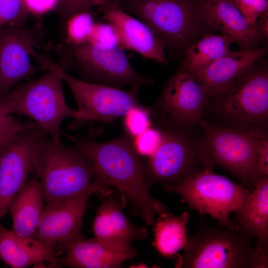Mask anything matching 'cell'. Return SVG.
I'll return each instance as SVG.
<instances>
[{
  "label": "cell",
  "instance_id": "1",
  "mask_svg": "<svg viewBox=\"0 0 268 268\" xmlns=\"http://www.w3.org/2000/svg\"><path fill=\"white\" fill-rule=\"evenodd\" d=\"M93 166L92 182L97 194L105 197L113 187L130 202L134 212L147 225L153 226L155 215L168 211L166 206L150 194L151 186L144 163L135 151L130 138L121 136L97 142L65 134Z\"/></svg>",
  "mask_w": 268,
  "mask_h": 268
},
{
  "label": "cell",
  "instance_id": "2",
  "mask_svg": "<svg viewBox=\"0 0 268 268\" xmlns=\"http://www.w3.org/2000/svg\"><path fill=\"white\" fill-rule=\"evenodd\" d=\"M253 234L238 225L212 227L201 220L196 232L188 236L183 255L175 257L176 268H266L268 256L254 246Z\"/></svg>",
  "mask_w": 268,
  "mask_h": 268
},
{
  "label": "cell",
  "instance_id": "3",
  "mask_svg": "<svg viewBox=\"0 0 268 268\" xmlns=\"http://www.w3.org/2000/svg\"><path fill=\"white\" fill-rule=\"evenodd\" d=\"M32 171L39 181L47 202L65 201L90 190L95 176L92 165L75 146L46 136L36 146Z\"/></svg>",
  "mask_w": 268,
  "mask_h": 268
},
{
  "label": "cell",
  "instance_id": "4",
  "mask_svg": "<svg viewBox=\"0 0 268 268\" xmlns=\"http://www.w3.org/2000/svg\"><path fill=\"white\" fill-rule=\"evenodd\" d=\"M199 124L203 135L197 150L203 167H221L253 189L261 179L257 170L258 130L217 126L201 119Z\"/></svg>",
  "mask_w": 268,
  "mask_h": 268
},
{
  "label": "cell",
  "instance_id": "5",
  "mask_svg": "<svg viewBox=\"0 0 268 268\" xmlns=\"http://www.w3.org/2000/svg\"><path fill=\"white\" fill-rule=\"evenodd\" d=\"M42 69L51 70L67 83L77 109L68 128L73 130L92 121L111 123L124 116L132 109L141 105L138 92L141 86L134 85L127 90L77 79L67 72L45 54L38 59Z\"/></svg>",
  "mask_w": 268,
  "mask_h": 268
},
{
  "label": "cell",
  "instance_id": "6",
  "mask_svg": "<svg viewBox=\"0 0 268 268\" xmlns=\"http://www.w3.org/2000/svg\"><path fill=\"white\" fill-rule=\"evenodd\" d=\"M63 69L76 71L82 80L120 88L150 85L153 80L137 73L120 46L106 48L87 42H66L59 48Z\"/></svg>",
  "mask_w": 268,
  "mask_h": 268
},
{
  "label": "cell",
  "instance_id": "7",
  "mask_svg": "<svg viewBox=\"0 0 268 268\" xmlns=\"http://www.w3.org/2000/svg\"><path fill=\"white\" fill-rule=\"evenodd\" d=\"M213 168H203L175 186H163L170 193L180 195L182 202L202 215L208 214L223 227L236 225L230 217L251 191L228 178L216 174Z\"/></svg>",
  "mask_w": 268,
  "mask_h": 268
},
{
  "label": "cell",
  "instance_id": "8",
  "mask_svg": "<svg viewBox=\"0 0 268 268\" xmlns=\"http://www.w3.org/2000/svg\"><path fill=\"white\" fill-rule=\"evenodd\" d=\"M62 82L58 74L49 70L36 80L18 85L7 93L11 113L30 118L51 138L60 141L62 122L76 114L66 103Z\"/></svg>",
  "mask_w": 268,
  "mask_h": 268
},
{
  "label": "cell",
  "instance_id": "9",
  "mask_svg": "<svg viewBox=\"0 0 268 268\" xmlns=\"http://www.w3.org/2000/svg\"><path fill=\"white\" fill-rule=\"evenodd\" d=\"M120 7L146 24L169 50L187 43L201 18L194 0H122Z\"/></svg>",
  "mask_w": 268,
  "mask_h": 268
},
{
  "label": "cell",
  "instance_id": "10",
  "mask_svg": "<svg viewBox=\"0 0 268 268\" xmlns=\"http://www.w3.org/2000/svg\"><path fill=\"white\" fill-rule=\"evenodd\" d=\"M217 97L223 116L231 122L249 126L265 122L268 116V73L250 69L237 78Z\"/></svg>",
  "mask_w": 268,
  "mask_h": 268
},
{
  "label": "cell",
  "instance_id": "11",
  "mask_svg": "<svg viewBox=\"0 0 268 268\" xmlns=\"http://www.w3.org/2000/svg\"><path fill=\"white\" fill-rule=\"evenodd\" d=\"M162 132L160 146L144 163L146 174L151 186H175L203 168L190 137L177 129Z\"/></svg>",
  "mask_w": 268,
  "mask_h": 268
},
{
  "label": "cell",
  "instance_id": "12",
  "mask_svg": "<svg viewBox=\"0 0 268 268\" xmlns=\"http://www.w3.org/2000/svg\"><path fill=\"white\" fill-rule=\"evenodd\" d=\"M39 29L23 22L0 28V96L8 93L21 80L42 69L34 66L30 57L41 48Z\"/></svg>",
  "mask_w": 268,
  "mask_h": 268
},
{
  "label": "cell",
  "instance_id": "13",
  "mask_svg": "<svg viewBox=\"0 0 268 268\" xmlns=\"http://www.w3.org/2000/svg\"><path fill=\"white\" fill-rule=\"evenodd\" d=\"M48 134L40 127L18 133L0 148V220L32 171L33 152Z\"/></svg>",
  "mask_w": 268,
  "mask_h": 268
},
{
  "label": "cell",
  "instance_id": "14",
  "mask_svg": "<svg viewBox=\"0 0 268 268\" xmlns=\"http://www.w3.org/2000/svg\"><path fill=\"white\" fill-rule=\"evenodd\" d=\"M208 99L194 76L182 69L168 80L157 105L174 125L192 127L201 119Z\"/></svg>",
  "mask_w": 268,
  "mask_h": 268
},
{
  "label": "cell",
  "instance_id": "15",
  "mask_svg": "<svg viewBox=\"0 0 268 268\" xmlns=\"http://www.w3.org/2000/svg\"><path fill=\"white\" fill-rule=\"evenodd\" d=\"M94 190L68 200L47 202L43 208L34 238L55 245L84 239L81 233L83 216Z\"/></svg>",
  "mask_w": 268,
  "mask_h": 268
},
{
  "label": "cell",
  "instance_id": "16",
  "mask_svg": "<svg viewBox=\"0 0 268 268\" xmlns=\"http://www.w3.org/2000/svg\"><path fill=\"white\" fill-rule=\"evenodd\" d=\"M105 197L97 207L93 221L94 239L112 248L126 249L131 247L133 241L147 237V229L135 225L125 215L124 196L113 191Z\"/></svg>",
  "mask_w": 268,
  "mask_h": 268
},
{
  "label": "cell",
  "instance_id": "17",
  "mask_svg": "<svg viewBox=\"0 0 268 268\" xmlns=\"http://www.w3.org/2000/svg\"><path fill=\"white\" fill-rule=\"evenodd\" d=\"M97 8L103 14L104 20L118 30L124 49L134 51L145 59L162 64L166 62L163 44L144 22L116 5L103 4Z\"/></svg>",
  "mask_w": 268,
  "mask_h": 268
},
{
  "label": "cell",
  "instance_id": "18",
  "mask_svg": "<svg viewBox=\"0 0 268 268\" xmlns=\"http://www.w3.org/2000/svg\"><path fill=\"white\" fill-rule=\"evenodd\" d=\"M267 51L266 47L231 51L207 67L192 74L204 88L208 98L216 96L252 68Z\"/></svg>",
  "mask_w": 268,
  "mask_h": 268
},
{
  "label": "cell",
  "instance_id": "19",
  "mask_svg": "<svg viewBox=\"0 0 268 268\" xmlns=\"http://www.w3.org/2000/svg\"><path fill=\"white\" fill-rule=\"evenodd\" d=\"M199 9L201 18L243 50L261 37L258 23L249 24L231 0H202Z\"/></svg>",
  "mask_w": 268,
  "mask_h": 268
},
{
  "label": "cell",
  "instance_id": "20",
  "mask_svg": "<svg viewBox=\"0 0 268 268\" xmlns=\"http://www.w3.org/2000/svg\"><path fill=\"white\" fill-rule=\"evenodd\" d=\"M65 255L59 258L58 266L74 268H117L135 257L137 250L132 247L117 249L94 238H85L64 245Z\"/></svg>",
  "mask_w": 268,
  "mask_h": 268
},
{
  "label": "cell",
  "instance_id": "21",
  "mask_svg": "<svg viewBox=\"0 0 268 268\" xmlns=\"http://www.w3.org/2000/svg\"><path fill=\"white\" fill-rule=\"evenodd\" d=\"M54 245L20 236L0 223V259L11 268H23L44 262L58 267Z\"/></svg>",
  "mask_w": 268,
  "mask_h": 268
},
{
  "label": "cell",
  "instance_id": "22",
  "mask_svg": "<svg viewBox=\"0 0 268 268\" xmlns=\"http://www.w3.org/2000/svg\"><path fill=\"white\" fill-rule=\"evenodd\" d=\"M233 213L236 225L252 232L257 251L268 256V177L259 180Z\"/></svg>",
  "mask_w": 268,
  "mask_h": 268
},
{
  "label": "cell",
  "instance_id": "23",
  "mask_svg": "<svg viewBox=\"0 0 268 268\" xmlns=\"http://www.w3.org/2000/svg\"><path fill=\"white\" fill-rule=\"evenodd\" d=\"M44 200L40 184L35 177L16 194L9 207L12 230L24 237H34L43 208Z\"/></svg>",
  "mask_w": 268,
  "mask_h": 268
},
{
  "label": "cell",
  "instance_id": "24",
  "mask_svg": "<svg viewBox=\"0 0 268 268\" xmlns=\"http://www.w3.org/2000/svg\"><path fill=\"white\" fill-rule=\"evenodd\" d=\"M190 215L184 211L176 216L168 211L159 214L153 225V247L163 257H176L185 247L188 239L187 225Z\"/></svg>",
  "mask_w": 268,
  "mask_h": 268
},
{
  "label": "cell",
  "instance_id": "25",
  "mask_svg": "<svg viewBox=\"0 0 268 268\" xmlns=\"http://www.w3.org/2000/svg\"><path fill=\"white\" fill-rule=\"evenodd\" d=\"M232 43L222 34L205 35L188 48L182 69L194 74L205 68L229 53Z\"/></svg>",
  "mask_w": 268,
  "mask_h": 268
},
{
  "label": "cell",
  "instance_id": "26",
  "mask_svg": "<svg viewBox=\"0 0 268 268\" xmlns=\"http://www.w3.org/2000/svg\"><path fill=\"white\" fill-rule=\"evenodd\" d=\"M96 22L93 11H84L74 15L64 24L65 42L73 44L88 42Z\"/></svg>",
  "mask_w": 268,
  "mask_h": 268
},
{
  "label": "cell",
  "instance_id": "27",
  "mask_svg": "<svg viewBox=\"0 0 268 268\" xmlns=\"http://www.w3.org/2000/svg\"><path fill=\"white\" fill-rule=\"evenodd\" d=\"M11 110L7 94L0 96V143L2 144L6 143L22 130L40 127L33 121H17L12 116Z\"/></svg>",
  "mask_w": 268,
  "mask_h": 268
},
{
  "label": "cell",
  "instance_id": "28",
  "mask_svg": "<svg viewBox=\"0 0 268 268\" xmlns=\"http://www.w3.org/2000/svg\"><path fill=\"white\" fill-rule=\"evenodd\" d=\"M123 117L124 128L133 139L151 127V110L142 105L132 109Z\"/></svg>",
  "mask_w": 268,
  "mask_h": 268
},
{
  "label": "cell",
  "instance_id": "29",
  "mask_svg": "<svg viewBox=\"0 0 268 268\" xmlns=\"http://www.w3.org/2000/svg\"><path fill=\"white\" fill-rule=\"evenodd\" d=\"M88 42L106 48L122 47L118 30L107 22H96Z\"/></svg>",
  "mask_w": 268,
  "mask_h": 268
},
{
  "label": "cell",
  "instance_id": "30",
  "mask_svg": "<svg viewBox=\"0 0 268 268\" xmlns=\"http://www.w3.org/2000/svg\"><path fill=\"white\" fill-rule=\"evenodd\" d=\"M163 137L162 130L151 127L133 139L132 143L135 151L140 156L148 158L158 149Z\"/></svg>",
  "mask_w": 268,
  "mask_h": 268
},
{
  "label": "cell",
  "instance_id": "31",
  "mask_svg": "<svg viewBox=\"0 0 268 268\" xmlns=\"http://www.w3.org/2000/svg\"><path fill=\"white\" fill-rule=\"evenodd\" d=\"M27 14L24 0H0V28L23 22Z\"/></svg>",
  "mask_w": 268,
  "mask_h": 268
},
{
  "label": "cell",
  "instance_id": "32",
  "mask_svg": "<svg viewBox=\"0 0 268 268\" xmlns=\"http://www.w3.org/2000/svg\"><path fill=\"white\" fill-rule=\"evenodd\" d=\"M98 6L97 0H58V12L63 23L74 15L84 11H93Z\"/></svg>",
  "mask_w": 268,
  "mask_h": 268
},
{
  "label": "cell",
  "instance_id": "33",
  "mask_svg": "<svg viewBox=\"0 0 268 268\" xmlns=\"http://www.w3.org/2000/svg\"><path fill=\"white\" fill-rule=\"evenodd\" d=\"M233 2L247 21L257 23L258 17L268 10V0H233Z\"/></svg>",
  "mask_w": 268,
  "mask_h": 268
},
{
  "label": "cell",
  "instance_id": "34",
  "mask_svg": "<svg viewBox=\"0 0 268 268\" xmlns=\"http://www.w3.org/2000/svg\"><path fill=\"white\" fill-rule=\"evenodd\" d=\"M257 170L260 179L268 177V138L258 131L256 136Z\"/></svg>",
  "mask_w": 268,
  "mask_h": 268
},
{
  "label": "cell",
  "instance_id": "35",
  "mask_svg": "<svg viewBox=\"0 0 268 268\" xmlns=\"http://www.w3.org/2000/svg\"><path fill=\"white\" fill-rule=\"evenodd\" d=\"M27 13L41 15L57 9L58 0H24Z\"/></svg>",
  "mask_w": 268,
  "mask_h": 268
},
{
  "label": "cell",
  "instance_id": "36",
  "mask_svg": "<svg viewBox=\"0 0 268 268\" xmlns=\"http://www.w3.org/2000/svg\"><path fill=\"white\" fill-rule=\"evenodd\" d=\"M260 20H257L261 36H268V10L263 13L260 16Z\"/></svg>",
  "mask_w": 268,
  "mask_h": 268
},
{
  "label": "cell",
  "instance_id": "37",
  "mask_svg": "<svg viewBox=\"0 0 268 268\" xmlns=\"http://www.w3.org/2000/svg\"><path fill=\"white\" fill-rule=\"evenodd\" d=\"M122 0H97L98 6L103 4H114L120 6V3Z\"/></svg>",
  "mask_w": 268,
  "mask_h": 268
},
{
  "label": "cell",
  "instance_id": "38",
  "mask_svg": "<svg viewBox=\"0 0 268 268\" xmlns=\"http://www.w3.org/2000/svg\"><path fill=\"white\" fill-rule=\"evenodd\" d=\"M5 144H2V143H0V148Z\"/></svg>",
  "mask_w": 268,
  "mask_h": 268
},
{
  "label": "cell",
  "instance_id": "39",
  "mask_svg": "<svg viewBox=\"0 0 268 268\" xmlns=\"http://www.w3.org/2000/svg\"><path fill=\"white\" fill-rule=\"evenodd\" d=\"M233 2V0H231Z\"/></svg>",
  "mask_w": 268,
  "mask_h": 268
}]
</instances>
